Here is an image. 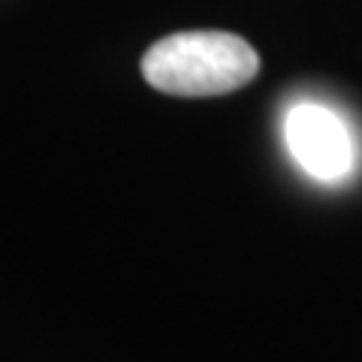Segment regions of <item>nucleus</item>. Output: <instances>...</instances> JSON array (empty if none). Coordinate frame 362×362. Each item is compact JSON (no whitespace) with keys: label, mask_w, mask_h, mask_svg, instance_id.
Returning <instances> with one entry per match:
<instances>
[{"label":"nucleus","mask_w":362,"mask_h":362,"mask_svg":"<svg viewBox=\"0 0 362 362\" xmlns=\"http://www.w3.org/2000/svg\"><path fill=\"white\" fill-rule=\"evenodd\" d=\"M259 73L254 45L226 30H181L142 54V76L173 97H218L245 88Z\"/></svg>","instance_id":"f257e3e1"},{"label":"nucleus","mask_w":362,"mask_h":362,"mask_svg":"<svg viewBox=\"0 0 362 362\" xmlns=\"http://www.w3.org/2000/svg\"><path fill=\"white\" fill-rule=\"evenodd\" d=\"M284 142L305 173L317 181H341L356 166V145L347 124L320 103H296L284 118Z\"/></svg>","instance_id":"f03ea898"}]
</instances>
